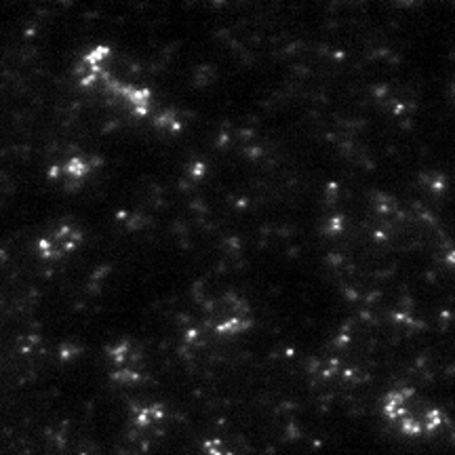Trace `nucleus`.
<instances>
[{
  "label": "nucleus",
  "instance_id": "f03ea898",
  "mask_svg": "<svg viewBox=\"0 0 455 455\" xmlns=\"http://www.w3.org/2000/svg\"><path fill=\"white\" fill-rule=\"evenodd\" d=\"M213 325L218 331H241L249 325L247 306L238 298H221L213 304L212 312Z\"/></svg>",
  "mask_w": 455,
  "mask_h": 455
},
{
  "label": "nucleus",
  "instance_id": "f257e3e1",
  "mask_svg": "<svg viewBox=\"0 0 455 455\" xmlns=\"http://www.w3.org/2000/svg\"><path fill=\"white\" fill-rule=\"evenodd\" d=\"M83 244V230L72 224L49 228L36 241V253L44 261H60L70 258Z\"/></svg>",
  "mask_w": 455,
  "mask_h": 455
},
{
  "label": "nucleus",
  "instance_id": "7ed1b4c3",
  "mask_svg": "<svg viewBox=\"0 0 455 455\" xmlns=\"http://www.w3.org/2000/svg\"><path fill=\"white\" fill-rule=\"evenodd\" d=\"M100 167V163L93 156L87 155H74L66 161H61L55 167H51L49 173L53 175V180H61L64 184H83L84 180L91 178L95 173V169Z\"/></svg>",
  "mask_w": 455,
  "mask_h": 455
},
{
  "label": "nucleus",
  "instance_id": "20e7f679",
  "mask_svg": "<svg viewBox=\"0 0 455 455\" xmlns=\"http://www.w3.org/2000/svg\"><path fill=\"white\" fill-rule=\"evenodd\" d=\"M112 365L116 367L118 378H135L140 367V352L131 344H118L110 348Z\"/></svg>",
  "mask_w": 455,
  "mask_h": 455
}]
</instances>
